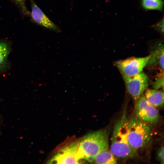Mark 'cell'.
<instances>
[{
	"label": "cell",
	"mask_w": 164,
	"mask_h": 164,
	"mask_svg": "<svg viewBox=\"0 0 164 164\" xmlns=\"http://www.w3.org/2000/svg\"><path fill=\"white\" fill-rule=\"evenodd\" d=\"M127 120L125 107L120 118L114 125L111 139L110 151L115 157L128 158L137 155V151L131 147L128 141Z\"/></svg>",
	"instance_id": "1"
},
{
	"label": "cell",
	"mask_w": 164,
	"mask_h": 164,
	"mask_svg": "<svg viewBox=\"0 0 164 164\" xmlns=\"http://www.w3.org/2000/svg\"><path fill=\"white\" fill-rule=\"evenodd\" d=\"M108 132L106 129L98 130L85 135L80 141L77 155L80 159L94 162L96 156L108 149Z\"/></svg>",
	"instance_id": "2"
},
{
	"label": "cell",
	"mask_w": 164,
	"mask_h": 164,
	"mask_svg": "<svg viewBox=\"0 0 164 164\" xmlns=\"http://www.w3.org/2000/svg\"><path fill=\"white\" fill-rule=\"evenodd\" d=\"M127 128L129 143L135 151L145 146L150 142L152 131L145 122L137 117H132L128 119Z\"/></svg>",
	"instance_id": "3"
},
{
	"label": "cell",
	"mask_w": 164,
	"mask_h": 164,
	"mask_svg": "<svg viewBox=\"0 0 164 164\" xmlns=\"http://www.w3.org/2000/svg\"><path fill=\"white\" fill-rule=\"evenodd\" d=\"M80 141L67 143L60 146L48 163L67 164L82 163L77 155Z\"/></svg>",
	"instance_id": "4"
},
{
	"label": "cell",
	"mask_w": 164,
	"mask_h": 164,
	"mask_svg": "<svg viewBox=\"0 0 164 164\" xmlns=\"http://www.w3.org/2000/svg\"><path fill=\"white\" fill-rule=\"evenodd\" d=\"M151 57L150 55L144 57L129 58L118 60L115 65L122 76H133L142 72Z\"/></svg>",
	"instance_id": "5"
},
{
	"label": "cell",
	"mask_w": 164,
	"mask_h": 164,
	"mask_svg": "<svg viewBox=\"0 0 164 164\" xmlns=\"http://www.w3.org/2000/svg\"><path fill=\"white\" fill-rule=\"evenodd\" d=\"M128 93L136 101L142 95L148 84V79L144 73L133 76H123Z\"/></svg>",
	"instance_id": "6"
},
{
	"label": "cell",
	"mask_w": 164,
	"mask_h": 164,
	"mask_svg": "<svg viewBox=\"0 0 164 164\" xmlns=\"http://www.w3.org/2000/svg\"><path fill=\"white\" fill-rule=\"evenodd\" d=\"M135 111L136 117L145 122L154 123L159 118L157 110L148 102L143 95L137 100Z\"/></svg>",
	"instance_id": "7"
},
{
	"label": "cell",
	"mask_w": 164,
	"mask_h": 164,
	"mask_svg": "<svg viewBox=\"0 0 164 164\" xmlns=\"http://www.w3.org/2000/svg\"><path fill=\"white\" fill-rule=\"evenodd\" d=\"M30 3L31 10L29 16L33 22L55 32L61 31L60 29L45 14L34 0H31Z\"/></svg>",
	"instance_id": "8"
},
{
	"label": "cell",
	"mask_w": 164,
	"mask_h": 164,
	"mask_svg": "<svg viewBox=\"0 0 164 164\" xmlns=\"http://www.w3.org/2000/svg\"><path fill=\"white\" fill-rule=\"evenodd\" d=\"M152 50L147 65L152 67H157L161 72H163L164 45L161 43H158Z\"/></svg>",
	"instance_id": "9"
},
{
	"label": "cell",
	"mask_w": 164,
	"mask_h": 164,
	"mask_svg": "<svg viewBox=\"0 0 164 164\" xmlns=\"http://www.w3.org/2000/svg\"><path fill=\"white\" fill-rule=\"evenodd\" d=\"M11 48L10 43L0 39V73L6 71L9 67L8 58Z\"/></svg>",
	"instance_id": "10"
},
{
	"label": "cell",
	"mask_w": 164,
	"mask_h": 164,
	"mask_svg": "<svg viewBox=\"0 0 164 164\" xmlns=\"http://www.w3.org/2000/svg\"><path fill=\"white\" fill-rule=\"evenodd\" d=\"M146 100L155 108L161 107L164 103V93L162 91L155 89H147L144 96Z\"/></svg>",
	"instance_id": "11"
},
{
	"label": "cell",
	"mask_w": 164,
	"mask_h": 164,
	"mask_svg": "<svg viewBox=\"0 0 164 164\" xmlns=\"http://www.w3.org/2000/svg\"><path fill=\"white\" fill-rule=\"evenodd\" d=\"M94 161L96 164H111L117 163L115 157L108 149L98 154L95 157Z\"/></svg>",
	"instance_id": "12"
},
{
	"label": "cell",
	"mask_w": 164,
	"mask_h": 164,
	"mask_svg": "<svg viewBox=\"0 0 164 164\" xmlns=\"http://www.w3.org/2000/svg\"><path fill=\"white\" fill-rule=\"evenodd\" d=\"M141 5L142 7L146 10L161 11L163 9L164 3L162 0H142Z\"/></svg>",
	"instance_id": "13"
},
{
	"label": "cell",
	"mask_w": 164,
	"mask_h": 164,
	"mask_svg": "<svg viewBox=\"0 0 164 164\" xmlns=\"http://www.w3.org/2000/svg\"><path fill=\"white\" fill-rule=\"evenodd\" d=\"M18 7L21 13L25 16H29L30 12L26 7V0H12Z\"/></svg>",
	"instance_id": "14"
},
{
	"label": "cell",
	"mask_w": 164,
	"mask_h": 164,
	"mask_svg": "<svg viewBox=\"0 0 164 164\" xmlns=\"http://www.w3.org/2000/svg\"><path fill=\"white\" fill-rule=\"evenodd\" d=\"M164 19L163 18L159 22L152 26L153 28L162 35H163L164 34Z\"/></svg>",
	"instance_id": "15"
},
{
	"label": "cell",
	"mask_w": 164,
	"mask_h": 164,
	"mask_svg": "<svg viewBox=\"0 0 164 164\" xmlns=\"http://www.w3.org/2000/svg\"><path fill=\"white\" fill-rule=\"evenodd\" d=\"M155 89H158L162 87H163V72L161 73L160 76L155 81L154 84Z\"/></svg>",
	"instance_id": "16"
},
{
	"label": "cell",
	"mask_w": 164,
	"mask_h": 164,
	"mask_svg": "<svg viewBox=\"0 0 164 164\" xmlns=\"http://www.w3.org/2000/svg\"><path fill=\"white\" fill-rule=\"evenodd\" d=\"M157 158L161 163L163 164L164 161V147L163 145L159 150L157 152Z\"/></svg>",
	"instance_id": "17"
}]
</instances>
